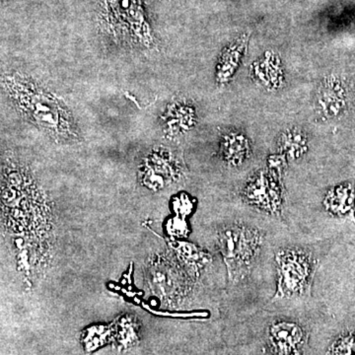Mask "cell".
I'll return each mask as SVG.
<instances>
[{"instance_id":"4","label":"cell","mask_w":355,"mask_h":355,"mask_svg":"<svg viewBox=\"0 0 355 355\" xmlns=\"http://www.w3.org/2000/svg\"><path fill=\"white\" fill-rule=\"evenodd\" d=\"M277 266V291L273 299L291 298L310 291L314 277L312 254L299 249H284L275 256Z\"/></svg>"},{"instance_id":"17","label":"cell","mask_w":355,"mask_h":355,"mask_svg":"<svg viewBox=\"0 0 355 355\" xmlns=\"http://www.w3.org/2000/svg\"><path fill=\"white\" fill-rule=\"evenodd\" d=\"M174 209L178 216L184 217L190 216L193 209V202L191 198L186 193L178 196L174 200Z\"/></svg>"},{"instance_id":"19","label":"cell","mask_w":355,"mask_h":355,"mask_svg":"<svg viewBox=\"0 0 355 355\" xmlns=\"http://www.w3.org/2000/svg\"><path fill=\"white\" fill-rule=\"evenodd\" d=\"M168 227H169V232L176 237H184L188 235V224L184 220L183 217L178 216L176 218H173L170 220Z\"/></svg>"},{"instance_id":"6","label":"cell","mask_w":355,"mask_h":355,"mask_svg":"<svg viewBox=\"0 0 355 355\" xmlns=\"http://www.w3.org/2000/svg\"><path fill=\"white\" fill-rule=\"evenodd\" d=\"M268 340L275 355H303L307 334L293 322H275L270 327Z\"/></svg>"},{"instance_id":"7","label":"cell","mask_w":355,"mask_h":355,"mask_svg":"<svg viewBox=\"0 0 355 355\" xmlns=\"http://www.w3.org/2000/svg\"><path fill=\"white\" fill-rule=\"evenodd\" d=\"M249 40V34L245 33L235 39L221 53L216 71V79L219 83H227L234 76L246 53Z\"/></svg>"},{"instance_id":"12","label":"cell","mask_w":355,"mask_h":355,"mask_svg":"<svg viewBox=\"0 0 355 355\" xmlns=\"http://www.w3.org/2000/svg\"><path fill=\"white\" fill-rule=\"evenodd\" d=\"M113 327L114 340H116L121 349H127L139 342V324L135 318L123 315L114 322Z\"/></svg>"},{"instance_id":"11","label":"cell","mask_w":355,"mask_h":355,"mask_svg":"<svg viewBox=\"0 0 355 355\" xmlns=\"http://www.w3.org/2000/svg\"><path fill=\"white\" fill-rule=\"evenodd\" d=\"M220 153L228 165L239 167L250 157L251 146L241 133L229 132L221 140Z\"/></svg>"},{"instance_id":"15","label":"cell","mask_w":355,"mask_h":355,"mask_svg":"<svg viewBox=\"0 0 355 355\" xmlns=\"http://www.w3.org/2000/svg\"><path fill=\"white\" fill-rule=\"evenodd\" d=\"M155 159H149L147 161L146 174L151 175L155 173V182L154 186H164L166 179H171L180 176V167H178L177 162L172 158H160L158 155L154 156Z\"/></svg>"},{"instance_id":"3","label":"cell","mask_w":355,"mask_h":355,"mask_svg":"<svg viewBox=\"0 0 355 355\" xmlns=\"http://www.w3.org/2000/svg\"><path fill=\"white\" fill-rule=\"evenodd\" d=\"M217 248L223 257L230 282H240L249 275L263 243L258 228L235 223L224 226L216 236Z\"/></svg>"},{"instance_id":"2","label":"cell","mask_w":355,"mask_h":355,"mask_svg":"<svg viewBox=\"0 0 355 355\" xmlns=\"http://www.w3.org/2000/svg\"><path fill=\"white\" fill-rule=\"evenodd\" d=\"M100 24L121 46L139 51L155 48L144 0H101Z\"/></svg>"},{"instance_id":"14","label":"cell","mask_w":355,"mask_h":355,"mask_svg":"<svg viewBox=\"0 0 355 355\" xmlns=\"http://www.w3.org/2000/svg\"><path fill=\"white\" fill-rule=\"evenodd\" d=\"M114 340V327L112 324H95L81 334V343L87 354L104 347Z\"/></svg>"},{"instance_id":"8","label":"cell","mask_w":355,"mask_h":355,"mask_svg":"<svg viewBox=\"0 0 355 355\" xmlns=\"http://www.w3.org/2000/svg\"><path fill=\"white\" fill-rule=\"evenodd\" d=\"M318 104L322 113L328 118L340 114L345 106V91L338 77L324 79L318 92Z\"/></svg>"},{"instance_id":"10","label":"cell","mask_w":355,"mask_h":355,"mask_svg":"<svg viewBox=\"0 0 355 355\" xmlns=\"http://www.w3.org/2000/svg\"><path fill=\"white\" fill-rule=\"evenodd\" d=\"M252 69L257 79L270 90L279 89L284 84L282 64L275 53H265V57L254 62Z\"/></svg>"},{"instance_id":"13","label":"cell","mask_w":355,"mask_h":355,"mask_svg":"<svg viewBox=\"0 0 355 355\" xmlns=\"http://www.w3.org/2000/svg\"><path fill=\"white\" fill-rule=\"evenodd\" d=\"M307 135L299 128H291L280 135L279 140L280 151L292 160L304 155L307 151Z\"/></svg>"},{"instance_id":"9","label":"cell","mask_w":355,"mask_h":355,"mask_svg":"<svg viewBox=\"0 0 355 355\" xmlns=\"http://www.w3.org/2000/svg\"><path fill=\"white\" fill-rule=\"evenodd\" d=\"M324 205L328 212L338 217L354 216L355 211V189L352 184H338L331 189L324 198Z\"/></svg>"},{"instance_id":"18","label":"cell","mask_w":355,"mask_h":355,"mask_svg":"<svg viewBox=\"0 0 355 355\" xmlns=\"http://www.w3.org/2000/svg\"><path fill=\"white\" fill-rule=\"evenodd\" d=\"M286 156L284 154L270 156V158L268 159V172L280 179L284 167H286Z\"/></svg>"},{"instance_id":"1","label":"cell","mask_w":355,"mask_h":355,"mask_svg":"<svg viewBox=\"0 0 355 355\" xmlns=\"http://www.w3.org/2000/svg\"><path fill=\"white\" fill-rule=\"evenodd\" d=\"M4 84L14 104L43 132L60 141L78 137L69 109L55 96L22 76H6Z\"/></svg>"},{"instance_id":"16","label":"cell","mask_w":355,"mask_h":355,"mask_svg":"<svg viewBox=\"0 0 355 355\" xmlns=\"http://www.w3.org/2000/svg\"><path fill=\"white\" fill-rule=\"evenodd\" d=\"M327 355H355V333H347L338 336L331 343Z\"/></svg>"},{"instance_id":"5","label":"cell","mask_w":355,"mask_h":355,"mask_svg":"<svg viewBox=\"0 0 355 355\" xmlns=\"http://www.w3.org/2000/svg\"><path fill=\"white\" fill-rule=\"evenodd\" d=\"M277 179L279 178L273 176L268 171L257 173L249 180L243 191L245 202L272 216L280 214L282 191Z\"/></svg>"}]
</instances>
